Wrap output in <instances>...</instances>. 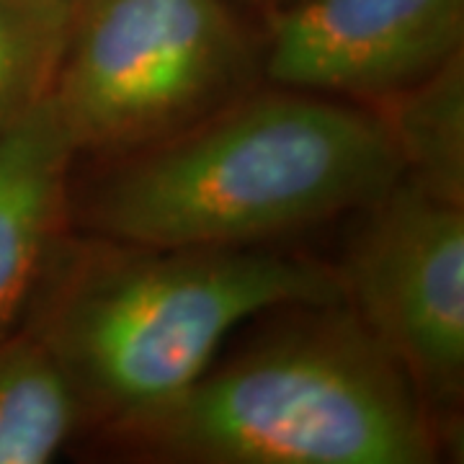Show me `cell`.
<instances>
[{"label":"cell","instance_id":"6da1fadb","mask_svg":"<svg viewBox=\"0 0 464 464\" xmlns=\"http://www.w3.org/2000/svg\"><path fill=\"white\" fill-rule=\"evenodd\" d=\"M402 179L366 106L250 91L191 130L111 158L91 183L85 235L150 248H248L364 209Z\"/></svg>","mask_w":464,"mask_h":464},{"label":"cell","instance_id":"7a4b0ae2","mask_svg":"<svg viewBox=\"0 0 464 464\" xmlns=\"http://www.w3.org/2000/svg\"><path fill=\"white\" fill-rule=\"evenodd\" d=\"M292 310L179 395L96 426L101 449L160 464L436 462L431 411L346 299Z\"/></svg>","mask_w":464,"mask_h":464},{"label":"cell","instance_id":"3957f363","mask_svg":"<svg viewBox=\"0 0 464 464\" xmlns=\"http://www.w3.org/2000/svg\"><path fill=\"white\" fill-rule=\"evenodd\" d=\"M328 302H343L341 276L313 258L65 235L21 325L63 364L96 429L179 395L250 317Z\"/></svg>","mask_w":464,"mask_h":464},{"label":"cell","instance_id":"277c9868","mask_svg":"<svg viewBox=\"0 0 464 464\" xmlns=\"http://www.w3.org/2000/svg\"><path fill=\"white\" fill-rule=\"evenodd\" d=\"M261 42L225 0H78L50 99L81 152L121 158L250 93Z\"/></svg>","mask_w":464,"mask_h":464},{"label":"cell","instance_id":"5b68a950","mask_svg":"<svg viewBox=\"0 0 464 464\" xmlns=\"http://www.w3.org/2000/svg\"><path fill=\"white\" fill-rule=\"evenodd\" d=\"M364 212L335 268L343 299L426 408L451 411L464 382V204L402 176Z\"/></svg>","mask_w":464,"mask_h":464},{"label":"cell","instance_id":"8992f818","mask_svg":"<svg viewBox=\"0 0 464 464\" xmlns=\"http://www.w3.org/2000/svg\"><path fill=\"white\" fill-rule=\"evenodd\" d=\"M464 52V0H289L266 11L261 72L279 88L374 103Z\"/></svg>","mask_w":464,"mask_h":464},{"label":"cell","instance_id":"52a82bcc","mask_svg":"<svg viewBox=\"0 0 464 464\" xmlns=\"http://www.w3.org/2000/svg\"><path fill=\"white\" fill-rule=\"evenodd\" d=\"M78 158L52 99L0 134V335L16 331L72 212Z\"/></svg>","mask_w":464,"mask_h":464},{"label":"cell","instance_id":"ba28073f","mask_svg":"<svg viewBox=\"0 0 464 464\" xmlns=\"http://www.w3.org/2000/svg\"><path fill=\"white\" fill-rule=\"evenodd\" d=\"M88 431L75 384L32 331L0 335V464H47Z\"/></svg>","mask_w":464,"mask_h":464},{"label":"cell","instance_id":"9c48e42d","mask_svg":"<svg viewBox=\"0 0 464 464\" xmlns=\"http://www.w3.org/2000/svg\"><path fill=\"white\" fill-rule=\"evenodd\" d=\"M402 176L441 199L464 204V52L429 78L372 103Z\"/></svg>","mask_w":464,"mask_h":464},{"label":"cell","instance_id":"30bf717a","mask_svg":"<svg viewBox=\"0 0 464 464\" xmlns=\"http://www.w3.org/2000/svg\"><path fill=\"white\" fill-rule=\"evenodd\" d=\"M72 11L67 0H0V134L52 93Z\"/></svg>","mask_w":464,"mask_h":464},{"label":"cell","instance_id":"8fae6325","mask_svg":"<svg viewBox=\"0 0 464 464\" xmlns=\"http://www.w3.org/2000/svg\"><path fill=\"white\" fill-rule=\"evenodd\" d=\"M246 3H253V5H261L266 11H271V8H279L284 3H289V0H246Z\"/></svg>","mask_w":464,"mask_h":464},{"label":"cell","instance_id":"7c38bea8","mask_svg":"<svg viewBox=\"0 0 464 464\" xmlns=\"http://www.w3.org/2000/svg\"><path fill=\"white\" fill-rule=\"evenodd\" d=\"M67 3H78V0H67Z\"/></svg>","mask_w":464,"mask_h":464}]
</instances>
